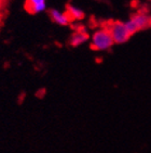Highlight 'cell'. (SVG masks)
Segmentation results:
<instances>
[{
  "mask_svg": "<svg viewBox=\"0 0 151 153\" xmlns=\"http://www.w3.org/2000/svg\"><path fill=\"white\" fill-rule=\"evenodd\" d=\"M113 39L110 33L104 26L100 30H97L92 36L91 40V49L95 51H106L113 46Z\"/></svg>",
  "mask_w": 151,
  "mask_h": 153,
  "instance_id": "cell-2",
  "label": "cell"
},
{
  "mask_svg": "<svg viewBox=\"0 0 151 153\" xmlns=\"http://www.w3.org/2000/svg\"><path fill=\"white\" fill-rule=\"evenodd\" d=\"M89 34L85 30H77L76 32L73 33V35L70 36L69 38V45L71 47H79L83 45L84 42H86L89 40Z\"/></svg>",
  "mask_w": 151,
  "mask_h": 153,
  "instance_id": "cell-6",
  "label": "cell"
},
{
  "mask_svg": "<svg viewBox=\"0 0 151 153\" xmlns=\"http://www.w3.org/2000/svg\"><path fill=\"white\" fill-rule=\"evenodd\" d=\"M8 0H0V30L8 15Z\"/></svg>",
  "mask_w": 151,
  "mask_h": 153,
  "instance_id": "cell-8",
  "label": "cell"
},
{
  "mask_svg": "<svg viewBox=\"0 0 151 153\" xmlns=\"http://www.w3.org/2000/svg\"><path fill=\"white\" fill-rule=\"evenodd\" d=\"M104 27L110 33L114 44H124L132 36L125 23L121 21H108Z\"/></svg>",
  "mask_w": 151,
  "mask_h": 153,
  "instance_id": "cell-1",
  "label": "cell"
},
{
  "mask_svg": "<svg viewBox=\"0 0 151 153\" xmlns=\"http://www.w3.org/2000/svg\"><path fill=\"white\" fill-rule=\"evenodd\" d=\"M131 35H134L138 32L148 30L151 27V15L147 14L145 12H138L134 14L128 22H125Z\"/></svg>",
  "mask_w": 151,
  "mask_h": 153,
  "instance_id": "cell-3",
  "label": "cell"
},
{
  "mask_svg": "<svg viewBox=\"0 0 151 153\" xmlns=\"http://www.w3.org/2000/svg\"><path fill=\"white\" fill-rule=\"evenodd\" d=\"M66 14L70 21H81L84 19V12L80 8L68 3L66 6Z\"/></svg>",
  "mask_w": 151,
  "mask_h": 153,
  "instance_id": "cell-7",
  "label": "cell"
},
{
  "mask_svg": "<svg viewBox=\"0 0 151 153\" xmlns=\"http://www.w3.org/2000/svg\"><path fill=\"white\" fill-rule=\"evenodd\" d=\"M48 14L50 16V20L52 21L53 23L61 25V26H66L71 22L68 18V15L66 14V12L58 11L56 9H50L48 11Z\"/></svg>",
  "mask_w": 151,
  "mask_h": 153,
  "instance_id": "cell-5",
  "label": "cell"
},
{
  "mask_svg": "<svg viewBox=\"0 0 151 153\" xmlns=\"http://www.w3.org/2000/svg\"><path fill=\"white\" fill-rule=\"evenodd\" d=\"M24 10L30 15L39 14L47 10V0H25Z\"/></svg>",
  "mask_w": 151,
  "mask_h": 153,
  "instance_id": "cell-4",
  "label": "cell"
}]
</instances>
